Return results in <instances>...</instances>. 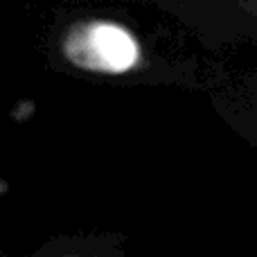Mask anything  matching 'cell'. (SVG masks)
<instances>
[{
  "instance_id": "cell-2",
  "label": "cell",
  "mask_w": 257,
  "mask_h": 257,
  "mask_svg": "<svg viewBox=\"0 0 257 257\" xmlns=\"http://www.w3.org/2000/svg\"><path fill=\"white\" fill-rule=\"evenodd\" d=\"M244 12H248L250 16H257V3H248V5H241Z\"/></svg>"
},
{
  "instance_id": "cell-1",
  "label": "cell",
  "mask_w": 257,
  "mask_h": 257,
  "mask_svg": "<svg viewBox=\"0 0 257 257\" xmlns=\"http://www.w3.org/2000/svg\"><path fill=\"white\" fill-rule=\"evenodd\" d=\"M63 52L81 70L122 75L140 63V43L122 25L111 21L79 23L68 32Z\"/></svg>"
}]
</instances>
